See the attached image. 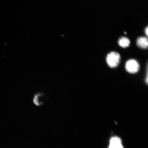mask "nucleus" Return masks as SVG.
I'll return each mask as SVG.
<instances>
[{
  "label": "nucleus",
  "instance_id": "obj_1",
  "mask_svg": "<svg viewBox=\"0 0 148 148\" xmlns=\"http://www.w3.org/2000/svg\"><path fill=\"white\" fill-rule=\"evenodd\" d=\"M121 57L119 53L112 51L109 53L106 57V62L110 68H114L119 64Z\"/></svg>",
  "mask_w": 148,
  "mask_h": 148
},
{
  "label": "nucleus",
  "instance_id": "obj_2",
  "mask_svg": "<svg viewBox=\"0 0 148 148\" xmlns=\"http://www.w3.org/2000/svg\"><path fill=\"white\" fill-rule=\"evenodd\" d=\"M125 68L127 72L130 73L134 74L137 73L140 69V64L138 61L131 59L126 63Z\"/></svg>",
  "mask_w": 148,
  "mask_h": 148
},
{
  "label": "nucleus",
  "instance_id": "obj_3",
  "mask_svg": "<svg viewBox=\"0 0 148 148\" xmlns=\"http://www.w3.org/2000/svg\"><path fill=\"white\" fill-rule=\"evenodd\" d=\"M109 148H123L121 139L116 136L111 138Z\"/></svg>",
  "mask_w": 148,
  "mask_h": 148
},
{
  "label": "nucleus",
  "instance_id": "obj_4",
  "mask_svg": "<svg viewBox=\"0 0 148 148\" xmlns=\"http://www.w3.org/2000/svg\"><path fill=\"white\" fill-rule=\"evenodd\" d=\"M138 47L142 49H146L148 47V39L145 37H140L139 38L136 42Z\"/></svg>",
  "mask_w": 148,
  "mask_h": 148
},
{
  "label": "nucleus",
  "instance_id": "obj_5",
  "mask_svg": "<svg viewBox=\"0 0 148 148\" xmlns=\"http://www.w3.org/2000/svg\"><path fill=\"white\" fill-rule=\"evenodd\" d=\"M130 40L127 37H122L118 40V44H119V46L123 48L128 47L130 45Z\"/></svg>",
  "mask_w": 148,
  "mask_h": 148
},
{
  "label": "nucleus",
  "instance_id": "obj_6",
  "mask_svg": "<svg viewBox=\"0 0 148 148\" xmlns=\"http://www.w3.org/2000/svg\"><path fill=\"white\" fill-rule=\"evenodd\" d=\"M148 27H146V28L145 29V33L146 35H147V36H148Z\"/></svg>",
  "mask_w": 148,
  "mask_h": 148
}]
</instances>
